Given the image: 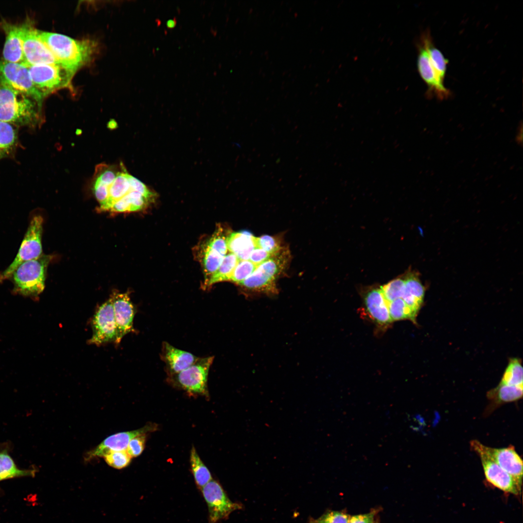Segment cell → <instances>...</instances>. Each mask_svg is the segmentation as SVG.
Instances as JSON below:
<instances>
[{"label":"cell","instance_id":"1","mask_svg":"<svg viewBox=\"0 0 523 523\" xmlns=\"http://www.w3.org/2000/svg\"><path fill=\"white\" fill-rule=\"evenodd\" d=\"M92 188L99 209L112 213L143 210L154 201L156 195L145 184L129 173L123 163L97 165Z\"/></svg>","mask_w":523,"mask_h":523},{"label":"cell","instance_id":"2","mask_svg":"<svg viewBox=\"0 0 523 523\" xmlns=\"http://www.w3.org/2000/svg\"><path fill=\"white\" fill-rule=\"evenodd\" d=\"M36 34L56 59L75 73L89 63L97 51V43L89 39L76 40L63 34L37 29Z\"/></svg>","mask_w":523,"mask_h":523},{"label":"cell","instance_id":"3","mask_svg":"<svg viewBox=\"0 0 523 523\" xmlns=\"http://www.w3.org/2000/svg\"><path fill=\"white\" fill-rule=\"evenodd\" d=\"M42 105L28 95L0 84V121L16 127L43 123Z\"/></svg>","mask_w":523,"mask_h":523},{"label":"cell","instance_id":"4","mask_svg":"<svg viewBox=\"0 0 523 523\" xmlns=\"http://www.w3.org/2000/svg\"><path fill=\"white\" fill-rule=\"evenodd\" d=\"M51 260V255L42 254L19 265L10 277L15 291L25 296L40 294L45 288L46 271Z\"/></svg>","mask_w":523,"mask_h":523},{"label":"cell","instance_id":"5","mask_svg":"<svg viewBox=\"0 0 523 523\" xmlns=\"http://www.w3.org/2000/svg\"><path fill=\"white\" fill-rule=\"evenodd\" d=\"M289 256V252L286 248H284L259 265L254 271L239 285L250 292L276 293L277 290L275 280L286 267Z\"/></svg>","mask_w":523,"mask_h":523},{"label":"cell","instance_id":"6","mask_svg":"<svg viewBox=\"0 0 523 523\" xmlns=\"http://www.w3.org/2000/svg\"><path fill=\"white\" fill-rule=\"evenodd\" d=\"M43 224V218L41 215H36L31 218L15 258L0 273V281L10 278L14 271L21 263L37 259L42 255Z\"/></svg>","mask_w":523,"mask_h":523},{"label":"cell","instance_id":"7","mask_svg":"<svg viewBox=\"0 0 523 523\" xmlns=\"http://www.w3.org/2000/svg\"><path fill=\"white\" fill-rule=\"evenodd\" d=\"M27 67L34 85L45 98L57 90L69 86L75 74L61 64Z\"/></svg>","mask_w":523,"mask_h":523},{"label":"cell","instance_id":"8","mask_svg":"<svg viewBox=\"0 0 523 523\" xmlns=\"http://www.w3.org/2000/svg\"><path fill=\"white\" fill-rule=\"evenodd\" d=\"M0 84L28 95L43 106L45 97L34 85L28 67L24 64L8 62L0 57Z\"/></svg>","mask_w":523,"mask_h":523},{"label":"cell","instance_id":"9","mask_svg":"<svg viewBox=\"0 0 523 523\" xmlns=\"http://www.w3.org/2000/svg\"><path fill=\"white\" fill-rule=\"evenodd\" d=\"M21 39L24 57L23 64L27 66L61 64L37 36L36 29L31 19H26L21 24Z\"/></svg>","mask_w":523,"mask_h":523},{"label":"cell","instance_id":"10","mask_svg":"<svg viewBox=\"0 0 523 523\" xmlns=\"http://www.w3.org/2000/svg\"><path fill=\"white\" fill-rule=\"evenodd\" d=\"M214 357L198 358L192 365L181 372L169 375L172 382L187 392L206 395L207 379Z\"/></svg>","mask_w":523,"mask_h":523},{"label":"cell","instance_id":"11","mask_svg":"<svg viewBox=\"0 0 523 523\" xmlns=\"http://www.w3.org/2000/svg\"><path fill=\"white\" fill-rule=\"evenodd\" d=\"M201 491L208 507L209 523H217L241 508L239 504L229 498L221 485L215 480L207 483Z\"/></svg>","mask_w":523,"mask_h":523},{"label":"cell","instance_id":"12","mask_svg":"<svg viewBox=\"0 0 523 523\" xmlns=\"http://www.w3.org/2000/svg\"><path fill=\"white\" fill-rule=\"evenodd\" d=\"M470 444L477 446L489 455L522 485L523 460L513 446L504 448H493L486 446L477 440H472Z\"/></svg>","mask_w":523,"mask_h":523},{"label":"cell","instance_id":"13","mask_svg":"<svg viewBox=\"0 0 523 523\" xmlns=\"http://www.w3.org/2000/svg\"><path fill=\"white\" fill-rule=\"evenodd\" d=\"M92 336L90 343L101 345L115 341L116 326L111 298L101 305L92 321Z\"/></svg>","mask_w":523,"mask_h":523},{"label":"cell","instance_id":"14","mask_svg":"<svg viewBox=\"0 0 523 523\" xmlns=\"http://www.w3.org/2000/svg\"><path fill=\"white\" fill-rule=\"evenodd\" d=\"M470 447L479 457L486 479L499 489L514 494H519L521 486L515 479L502 468L489 455L477 446Z\"/></svg>","mask_w":523,"mask_h":523},{"label":"cell","instance_id":"15","mask_svg":"<svg viewBox=\"0 0 523 523\" xmlns=\"http://www.w3.org/2000/svg\"><path fill=\"white\" fill-rule=\"evenodd\" d=\"M110 298L116 326L115 342L119 344L126 334L134 330L133 323L135 308L127 293H114Z\"/></svg>","mask_w":523,"mask_h":523},{"label":"cell","instance_id":"16","mask_svg":"<svg viewBox=\"0 0 523 523\" xmlns=\"http://www.w3.org/2000/svg\"><path fill=\"white\" fill-rule=\"evenodd\" d=\"M158 429L155 423H148L144 427L134 431L117 433L107 437L89 453V457H103L112 451L127 449L129 442L135 437Z\"/></svg>","mask_w":523,"mask_h":523},{"label":"cell","instance_id":"17","mask_svg":"<svg viewBox=\"0 0 523 523\" xmlns=\"http://www.w3.org/2000/svg\"><path fill=\"white\" fill-rule=\"evenodd\" d=\"M417 46L418 72L427 85L430 94L433 92L441 99L446 98L449 95V90L445 88L443 82L437 77L431 63L426 48L420 40Z\"/></svg>","mask_w":523,"mask_h":523},{"label":"cell","instance_id":"18","mask_svg":"<svg viewBox=\"0 0 523 523\" xmlns=\"http://www.w3.org/2000/svg\"><path fill=\"white\" fill-rule=\"evenodd\" d=\"M364 305L370 318L377 325L384 328L390 324L388 303L380 288L372 287L363 294Z\"/></svg>","mask_w":523,"mask_h":523},{"label":"cell","instance_id":"19","mask_svg":"<svg viewBox=\"0 0 523 523\" xmlns=\"http://www.w3.org/2000/svg\"><path fill=\"white\" fill-rule=\"evenodd\" d=\"M0 26L5 34L2 59L8 62L23 63L21 24H13L3 20Z\"/></svg>","mask_w":523,"mask_h":523},{"label":"cell","instance_id":"20","mask_svg":"<svg viewBox=\"0 0 523 523\" xmlns=\"http://www.w3.org/2000/svg\"><path fill=\"white\" fill-rule=\"evenodd\" d=\"M169 375L178 373L194 363L199 357L191 353L178 349L164 342L161 353Z\"/></svg>","mask_w":523,"mask_h":523},{"label":"cell","instance_id":"21","mask_svg":"<svg viewBox=\"0 0 523 523\" xmlns=\"http://www.w3.org/2000/svg\"><path fill=\"white\" fill-rule=\"evenodd\" d=\"M523 386L508 385L499 384L489 390L487 397L490 403L485 411L490 414L500 405L516 401L523 397Z\"/></svg>","mask_w":523,"mask_h":523},{"label":"cell","instance_id":"22","mask_svg":"<svg viewBox=\"0 0 523 523\" xmlns=\"http://www.w3.org/2000/svg\"><path fill=\"white\" fill-rule=\"evenodd\" d=\"M256 237L247 231L231 233L227 238L228 250L239 260H249L252 251L257 247Z\"/></svg>","mask_w":523,"mask_h":523},{"label":"cell","instance_id":"23","mask_svg":"<svg viewBox=\"0 0 523 523\" xmlns=\"http://www.w3.org/2000/svg\"><path fill=\"white\" fill-rule=\"evenodd\" d=\"M10 446L8 443H3L0 446V481L34 476V469H21L17 466L10 454Z\"/></svg>","mask_w":523,"mask_h":523},{"label":"cell","instance_id":"24","mask_svg":"<svg viewBox=\"0 0 523 523\" xmlns=\"http://www.w3.org/2000/svg\"><path fill=\"white\" fill-rule=\"evenodd\" d=\"M227 251L215 241L209 240L207 242L202 260L205 282L219 267Z\"/></svg>","mask_w":523,"mask_h":523},{"label":"cell","instance_id":"25","mask_svg":"<svg viewBox=\"0 0 523 523\" xmlns=\"http://www.w3.org/2000/svg\"><path fill=\"white\" fill-rule=\"evenodd\" d=\"M420 40L426 48L431 63L437 77L444 82L448 61L434 46L429 31L424 32Z\"/></svg>","mask_w":523,"mask_h":523},{"label":"cell","instance_id":"26","mask_svg":"<svg viewBox=\"0 0 523 523\" xmlns=\"http://www.w3.org/2000/svg\"><path fill=\"white\" fill-rule=\"evenodd\" d=\"M17 127L0 121V160L13 154L18 145Z\"/></svg>","mask_w":523,"mask_h":523},{"label":"cell","instance_id":"27","mask_svg":"<svg viewBox=\"0 0 523 523\" xmlns=\"http://www.w3.org/2000/svg\"><path fill=\"white\" fill-rule=\"evenodd\" d=\"M239 261L233 253L226 255L218 269L205 283V286L208 287L216 283L230 281L232 272Z\"/></svg>","mask_w":523,"mask_h":523},{"label":"cell","instance_id":"28","mask_svg":"<svg viewBox=\"0 0 523 523\" xmlns=\"http://www.w3.org/2000/svg\"><path fill=\"white\" fill-rule=\"evenodd\" d=\"M190 463L195 482L201 489L213 478L210 471L200 459L194 446L190 451Z\"/></svg>","mask_w":523,"mask_h":523},{"label":"cell","instance_id":"29","mask_svg":"<svg viewBox=\"0 0 523 523\" xmlns=\"http://www.w3.org/2000/svg\"><path fill=\"white\" fill-rule=\"evenodd\" d=\"M523 369L521 360L511 358L499 383L508 385L523 386Z\"/></svg>","mask_w":523,"mask_h":523},{"label":"cell","instance_id":"30","mask_svg":"<svg viewBox=\"0 0 523 523\" xmlns=\"http://www.w3.org/2000/svg\"><path fill=\"white\" fill-rule=\"evenodd\" d=\"M392 322L408 319L415 323L416 315L402 298H398L388 303Z\"/></svg>","mask_w":523,"mask_h":523},{"label":"cell","instance_id":"31","mask_svg":"<svg viewBox=\"0 0 523 523\" xmlns=\"http://www.w3.org/2000/svg\"><path fill=\"white\" fill-rule=\"evenodd\" d=\"M380 289L387 303L401 298L405 290L404 277L395 278L380 287Z\"/></svg>","mask_w":523,"mask_h":523},{"label":"cell","instance_id":"32","mask_svg":"<svg viewBox=\"0 0 523 523\" xmlns=\"http://www.w3.org/2000/svg\"><path fill=\"white\" fill-rule=\"evenodd\" d=\"M404 279L405 292L423 302L425 290L418 275L414 272H409L405 276Z\"/></svg>","mask_w":523,"mask_h":523},{"label":"cell","instance_id":"33","mask_svg":"<svg viewBox=\"0 0 523 523\" xmlns=\"http://www.w3.org/2000/svg\"><path fill=\"white\" fill-rule=\"evenodd\" d=\"M257 266L249 260H239L232 272L230 281L239 284L248 277Z\"/></svg>","mask_w":523,"mask_h":523},{"label":"cell","instance_id":"34","mask_svg":"<svg viewBox=\"0 0 523 523\" xmlns=\"http://www.w3.org/2000/svg\"><path fill=\"white\" fill-rule=\"evenodd\" d=\"M104 458L109 466L118 469L127 466L132 458L126 450L110 452Z\"/></svg>","mask_w":523,"mask_h":523},{"label":"cell","instance_id":"35","mask_svg":"<svg viewBox=\"0 0 523 523\" xmlns=\"http://www.w3.org/2000/svg\"><path fill=\"white\" fill-rule=\"evenodd\" d=\"M256 241L257 247L263 249L273 256L279 253L284 249L279 240L275 237L265 235L256 237Z\"/></svg>","mask_w":523,"mask_h":523},{"label":"cell","instance_id":"36","mask_svg":"<svg viewBox=\"0 0 523 523\" xmlns=\"http://www.w3.org/2000/svg\"><path fill=\"white\" fill-rule=\"evenodd\" d=\"M350 516L338 511H329L311 523H348Z\"/></svg>","mask_w":523,"mask_h":523},{"label":"cell","instance_id":"37","mask_svg":"<svg viewBox=\"0 0 523 523\" xmlns=\"http://www.w3.org/2000/svg\"><path fill=\"white\" fill-rule=\"evenodd\" d=\"M146 434L138 435L129 442L126 451L131 457H137L143 451L146 440Z\"/></svg>","mask_w":523,"mask_h":523},{"label":"cell","instance_id":"38","mask_svg":"<svg viewBox=\"0 0 523 523\" xmlns=\"http://www.w3.org/2000/svg\"><path fill=\"white\" fill-rule=\"evenodd\" d=\"M272 256L273 255L263 249L256 247L251 252L249 260L258 266Z\"/></svg>","mask_w":523,"mask_h":523},{"label":"cell","instance_id":"39","mask_svg":"<svg viewBox=\"0 0 523 523\" xmlns=\"http://www.w3.org/2000/svg\"><path fill=\"white\" fill-rule=\"evenodd\" d=\"M376 510L369 513L350 516L348 523H374Z\"/></svg>","mask_w":523,"mask_h":523},{"label":"cell","instance_id":"40","mask_svg":"<svg viewBox=\"0 0 523 523\" xmlns=\"http://www.w3.org/2000/svg\"><path fill=\"white\" fill-rule=\"evenodd\" d=\"M176 19L175 18L170 19L167 21L166 23L167 26L168 28H173L176 24Z\"/></svg>","mask_w":523,"mask_h":523}]
</instances>
